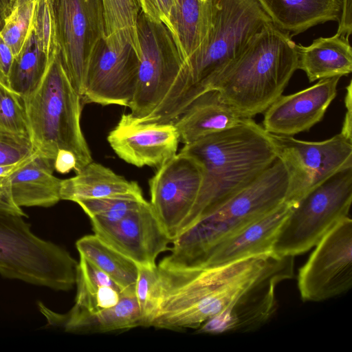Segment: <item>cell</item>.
Returning <instances> with one entry per match:
<instances>
[{"instance_id": "obj_43", "label": "cell", "mask_w": 352, "mask_h": 352, "mask_svg": "<svg viewBox=\"0 0 352 352\" xmlns=\"http://www.w3.org/2000/svg\"><path fill=\"white\" fill-rule=\"evenodd\" d=\"M32 155H31L30 157H28L23 160H21V161L14 163V164H0V177L10 175L12 173H13L15 170L19 169L25 163H26Z\"/></svg>"}, {"instance_id": "obj_22", "label": "cell", "mask_w": 352, "mask_h": 352, "mask_svg": "<svg viewBox=\"0 0 352 352\" xmlns=\"http://www.w3.org/2000/svg\"><path fill=\"white\" fill-rule=\"evenodd\" d=\"M54 160L36 151L9 175L12 195L19 207H50L60 199L62 179L53 175Z\"/></svg>"}, {"instance_id": "obj_27", "label": "cell", "mask_w": 352, "mask_h": 352, "mask_svg": "<svg viewBox=\"0 0 352 352\" xmlns=\"http://www.w3.org/2000/svg\"><path fill=\"white\" fill-rule=\"evenodd\" d=\"M80 256L109 276L126 294H135L139 266L99 236L86 235L76 243Z\"/></svg>"}, {"instance_id": "obj_21", "label": "cell", "mask_w": 352, "mask_h": 352, "mask_svg": "<svg viewBox=\"0 0 352 352\" xmlns=\"http://www.w3.org/2000/svg\"><path fill=\"white\" fill-rule=\"evenodd\" d=\"M48 323L73 333H105L142 326L135 294H123L113 307L94 313H56L38 304Z\"/></svg>"}, {"instance_id": "obj_1", "label": "cell", "mask_w": 352, "mask_h": 352, "mask_svg": "<svg viewBox=\"0 0 352 352\" xmlns=\"http://www.w3.org/2000/svg\"><path fill=\"white\" fill-rule=\"evenodd\" d=\"M294 258L270 253L207 267L171 270L157 266L161 299L153 327L197 329Z\"/></svg>"}, {"instance_id": "obj_6", "label": "cell", "mask_w": 352, "mask_h": 352, "mask_svg": "<svg viewBox=\"0 0 352 352\" xmlns=\"http://www.w3.org/2000/svg\"><path fill=\"white\" fill-rule=\"evenodd\" d=\"M24 100L31 142L41 155L54 160L59 150L72 152L76 173L93 162L82 131V99L63 67L58 48L37 88Z\"/></svg>"}, {"instance_id": "obj_7", "label": "cell", "mask_w": 352, "mask_h": 352, "mask_svg": "<svg viewBox=\"0 0 352 352\" xmlns=\"http://www.w3.org/2000/svg\"><path fill=\"white\" fill-rule=\"evenodd\" d=\"M23 216L0 210V274L54 290L76 285L78 262L31 230Z\"/></svg>"}, {"instance_id": "obj_30", "label": "cell", "mask_w": 352, "mask_h": 352, "mask_svg": "<svg viewBox=\"0 0 352 352\" xmlns=\"http://www.w3.org/2000/svg\"><path fill=\"white\" fill-rule=\"evenodd\" d=\"M146 200L142 194L81 199L78 204L90 219L102 222L120 220Z\"/></svg>"}, {"instance_id": "obj_15", "label": "cell", "mask_w": 352, "mask_h": 352, "mask_svg": "<svg viewBox=\"0 0 352 352\" xmlns=\"http://www.w3.org/2000/svg\"><path fill=\"white\" fill-rule=\"evenodd\" d=\"M90 221L96 235L138 266L155 267L157 256L170 249L171 241L147 201L118 221Z\"/></svg>"}, {"instance_id": "obj_8", "label": "cell", "mask_w": 352, "mask_h": 352, "mask_svg": "<svg viewBox=\"0 0 352 352\" xmlns=\"http://www.w3.org/2000/svg\"><path fill=\"white\" fill-rule=\"evenodd\" d=\"M352 167L338 171L292 208L274 243L272 252L295 256L315 246L338 222L349 216Z\"/></svg>"}, {"instance_id": "obj_24", "label": "cell", "mask_w": 352, "mask_h": 352, "mask_svg": "<svg viewBox=\"0 0 352 352\" xmlns=\"http://www.w3.org/2000/svg\"><path fill=\"white\" fill-rule=\"evenodd\" d=\"M298 69L310 82L317 80L347 76L352 72V49L349 37L336 33L319 37L308 46L296 44Z\"/></svg>"}, {"instance_id": "obj_14", "label": "cell", "mask_w": 352, "mask_h": 352, "mask_svg": "<svg viewBox=\"0 0 352 352\" xmlns=\"http://www.w3.org/2000/svg\"><path fill=\"white\" fill-rule=\"evenodd\" d=\"M203 176L200 162L180 151L149 180L150 204L171 242L186 230Z\"/></svg>"}, {"instance_id": "obj_38", "label": "cell", "mask_w": 352, "mask_h": 352, "mask_svg": "<svg viewBox=\"0 0 352 352\" xmlns=\"http://www.w3.org/2000/svg\"><path fill=\"white\" fill-rule=\"evenodd\" d=\"M14 56L0 36V84L9 87V74Z\"/></svg>"}, {"instance_id": "obj_31", "label": "cell", "mask_w": 352, "mask_h": 352, "mask_svg": "<svg viewBox=\"0 0 352 352\" xmlns=\"http://www.w3.org/2000/svg\"><path fill=\"white\" fill-rule=\"evenodd\" d=\"M135 297L142 326L151 327L157 315L161 299V285L157 265L139 266Z\"/></svg>"}, {"instance_id": "obj_16", "label": "cell", "mask_w": 352, "mask_h": 352, "mask_svg": "<svg viewBox=\"0 0 352 352\" xmlns=\"http://www.w3.org/2000/svg\"><path fill=\"white\" fill-rule=\"evenodd\" d=\"M107 140L126 162L159 168L177 154L179 138L173 122H140L130 113L122 115Z\"/></svg>"}, {"instance_id": "obj_9", "label": "cell", "mask_w": 352, "mask_h": 352, "mask_svg": "<svg viewBox=\"0 0 352 352\" xmlns=\"http://www.w3.org/2000/svg\"><path fill=\"white\" fill-rule=\"evenodd\" d=\"M138 69L131 113L148 116L182 77L185 63L169 30L142 12L137 21Z\"/></svg>"}, {"instance_id": "obj_23", "label": "cell", "mask_w": 352, "mask_h": 352, "mask_svg": "<svg viewBox=\"0 0 352 352\" xmlns=\"http://www.w3.org/2000/svg\"><path fill=\"white\" fill-rule=\"evenodd\" d=\"M272 23L291 36L338 21L340 0H256Z\"/></svg>"}, {"instance_id": "obj_36", "label": "cell", "mask_w": 352, "mask_h": 352, "mask_svg": "<svg viewBox=\"0 0 352 352\" xmlns=\"http://www.w3.org/2000/svg\"><path fill=\"white\" fill-rule=\"evenodd\" d=\"M141 12L151 19L168 28L174 0H139Z\"/></svg>"}, {"instance_id": "obj_18", "label": "cell", "mask_w": 352, "mask_h": 352, "mask_svg": "<svg viewBox=\"0 0 352 352\" xmlns=\"http://www.w3.org/2000/svg\"><path fill=\"white\" fill-rule=\"evenodd\" d=\"M294 259L263 279L229 309L207 320L197 333L212 335L243 333L265 324L277 309L276 288L294 274Z\"/></svg>"}, {"instance_id": "obj_39", "label": "cell", "mask_w": 352, "mask_h": 352, "mask_svg": "<svg viewBox=\"0 0 352 352\" xmlns=\"http://www.w3.org/2000/svg\"><path fill=\"white\" fill-rule=\"evenodd\" d=\"M351 0H340L337 33L349 37L352 32Z\"/></svg>"}, {"instance_id": "obj_5", "label": "cell", "mask_w": 352, "mask_h": 352, "mask_svg": "<svg viewBox=\"0 0 352 352\" xmlns=\"http://www.w3.org/2000/svg\"><path fill=\"white\" fill-rule=\"evenodd\" d=\"M291 35L267 23L221 72L211 89L243 118L263 113L282 94L298 69Z\"/></svg>"}, {"instance_id": "obj_25", "label": "cell", "mask_w": 352, "mask_h": 352, "mask_svg": "<svg viewBox=\"0 0 352 352\" xmlns=\"http://www.w3.org/2000/svg\"><path fill=\"white\" fill-rule=\"evenodd\" d=\"M142 194L136 182L128 181L96 162L87 164L72 177L62 179L60 199L76 202L117 195Z\"/></svg>"}, {"instance_id": "obj_40", "label": "cell", "mask_w": 352, "mask_h": 352, "mask_svg": "<svg viewBox=\"0 0 352 352\" xmlns=\"http://www.w3.org/2000/svg\"><path fill=\"white\" fill-rule=\"evenodd\" d=\"M54 170L57 172L65 174L72 170L76 171V159L75 155L67 150H59L54 160Z\"/></svg>"}, {"instance_id": "obj_17", "label": "cell", "mask_w": 352, "mask_h": 352, "mask_svg": "<svg viewBox=\"0 0 352 352\" xmlns=\"http://www.w3.org/2000/svg\"><path fill=\"white\" fill-rule=\"evenodd\" d=\"M340 76L319 80L294 94L281 95L264 111L263 129L270 134L293 136L320 122L337 94Z\"/></svg>"}, {"instance_id": "obj_41", "label": "cell", "mask_w": 352, "mask_h": 352, "mask_svg": "<svg viewBox=\"0 0 352 352\" xmlns=\"http://www.w3.org/2000/svg\"><path fill=\"white\" fill-rule=\"evenodd\" d=\"M351 87L352 84L351 81L349 82V84L346 87V94L345 96L344 103L346 109V111L345 113L342 130L340 131L341 133L344 135L345 136L352 138L351 136V118H352V95H351Z\"/></svg>"}, {"instance_id": "obj_11", "label": "cell", "mask_w": 352, "mask_h": 352, "mask_svg": "<svg viewBox=\"0 0 352 352\" xmlns=\"http://www.w3.org/2000/svg\"><path fill=\"white\" fill-rule=\"evenodd\" d=\"M272 135L278 157L285 164L289 175L285 201L294 206L328 178L352 167V138L341 133L319 142Z\"/></svg>"}, {"instance_id": "obj_2", "label": "cell", "mask_w": 352, "mask_h": 352, "mask_svg": "<svg viewBox=\"0 0 352 352\" xmlns=\"http://www.w3.org/2000/svg\"><path fill=\"white\" fill-rule=\"evenodd\" d=\"M270 22L256 0H214L205 41L186 60L182 76L152 112V120L173 122L196 98L211 89L221 72Z\"/></svg>"}, {"instance_id": "obj_19", "label": "cell", "mask_w": 352, "mask_h": 352, "mask_svg": "<svg viewBox=\"0 0 352 352\" xmlns=\"http://www.w3.org/2000/svg\"><path fill=\"white\" fill-rule=\"evenodd\" d=\"M293 207L284 201L248 224L214 248L199 267L216 266L252 256L273 253L274 243Z\"/></svg>"}, {"instance_id": "obj_20", "label": "cell", "mask_w": 352, "mask_h": 352, "mask_svg": "<svg viewBox=\"0 0 352 352\" xmlns=\"http://www.w3.org/2000/svg\"><path fill=\"white\" fill-rule=\"evenodd\" d=\"M243 119L219 91L210 89L196 98L173 123L179 142L185 145L233 127Z\"/></svg>"}, {"instance_id": "obj_35", "label": "cell", "mask_w": 352, "mask_h": 352, "mask_svg": "<svg viewBox=\"0 0 352 352\" xmlns=\"http://www.w3.org/2000/svg\"><path fill=\"white\" fill-rule=\"evenodd\" d=\"M35 151L30 141L0 135V164L18 162Z\"/></svg>"}, {"instance_id": "obj_12", "label": "cell", "mask_w": 352, "mask_h": 352, "mask_svg": "<svg viewBox=\"0 0 352 352\" xmlns=\"http://www.w3.org/2000/svg\"><path fill=\"white\" fill-rule=\"evenodd\" d=\"M51 1L61 61L81 96L92 54L105 36L101 0Z\"/></svg>"}, {"instance_id": "obj_13", "label": "cell", "mask_w": 352, "mask_h": 352, "mask_svg": "<svg viewBox=\"0 0 352 352\" xmlns=\"http://www.w3.org/2000/svg\"><path fill=\"white\" fill-rule=\"evenodd\" d=\"M298 274L304 301L320 302L345 294L352 287V220L345 217L316 243Z\"/></svg>"}, {"instance_id": "obj_37", "label": "cell", "mask_w": 352, "mask_h": 352, "mask_svg": "<svg viewBox=\"0 0 352 352\" xmlns=\"http://www.w3.org/2000/svg\"><path fill=\"white\" fill-rule=\"evenodd\" d=\"M0 210L27 217L22 208L14 201L9 175L0 177Z\"/></svg>"}, {"instance_id": "obj_4", "label": "cell", "mask_w": 352, "mask_h": 352, "mask_svg": "<svg viewBox=\"0 0 352 352\" xmlns=\"http://www.w3.org/2000/svg\"><path fill=\"white\" fill-rule=\"evenodd\" d=\"M289 184L287 168L277 157L252 182L173 240L170 253L157 267L172 270L199 267L217 245L283 203Z\"/></svg>"}, {"instance_id": "obj_34", "label": "cell", "mask_w": 352, "mask_h": 352, "mask_svg": "<svg viewBox=\"0 0 352 352\" xmlns=\"http://www.w3.org/2000/svg\"><path fill=\"white\" fill-rule=\"evenodd\" d=\"M32 27L40 47L51 58L57 49L51 0H35Z\"/></svg>"}, {"instance_id": "obj_29", "label": "cell", "mask_w": 352, "mask_h": 352, "mask_svg": "<svg viewBox=\"0 0 352 352\" xmlns=\"http://www.w3.org/2000/svg\"><path fill=\"white\" fill-rule=\"evenodd\" d=\"M0 135L31 142L30 131L23 96L1 84H0Z\"/></svg>"}, {"instance_id": "obj_44", "label": "cell", "mask_w": 352, "mask_h": 352, "mask_svg": "<svg viewBox=\"0 0 352 352\" xmlns=\"http://www.w3.org/2000/svg\"><path fill=\"white\" fill-rule=\"evenodd\" d=\"M33 1H35V0H18L16 6H19L23 5L26 3H29V2H31Z\"/></svg>"}, {"instance_id": "obj_3", "label": "cell", "mask_w": 352, "mask_h": 352, "mask_svg": "<svg viewBox=\"0 0 352 352\" xmlns=\"http://www.w3.org/2000/svg\"><path fill=\"white\" fill-rule=\"evenodd\" d=\"M180 151L196 158L204 172L186 230L252 182L278 157L272 135L252 118L185 144Z\"/></svg>"}, {"instance_id": "obj_42", "label": "cell", "mask_w": 352, "mask_h": 352, "mask_svg": "<svg viewBox=\"0 0 352 352\" xmlns=\"http://www.w3.org/2000/svg\"><path fill=\"white\" fill-rule=\"evenodd\" d=\"M18 0H0V33L16 7Z\"/></svg>"}, {"instance_id": "obj_33", "label": "cell", "mask_w": 352, "mask_h": 352, "mask_svg": "<svg viewBox=\"0 0 352 352\" xmlns=\"http://www.w3.org/2000/svg\"><path fill=\"white\" fill-rule=\"evenodd\" d=\"M34 4L33 1L16 6L0 33L14 56L20 52L32 28Z\"/></svg>"}, {"instance_id": "obj_32", "label": "cell", "mask_w": 352, "mask_h": 352, "mask_svg": "<svg viewBox=\"0 0 352 352\" xmlns=\"http://www.w3.org/2000/svg\"><path fill=\"white\" fill-rule=\"evenodd\" d=\"M101 3L105 36L126 30L138 39L137 21L141 12L139 0H101Z\"/></svg>"}, {"instance_id": "obj_10", "label": "cell", "mask_w": 352, "mask_h": 352, "mask_svg": "<svg viewBox=\"0 0 352 352\" xmlns=\"http://www.w3.org/2000/svg\"><path fill=\"white\" fill-rule=\"evenodd\" d=\"M138 52V40L129 30L103 37L88 65L82 103L129 108L137 82Z\"/></svg>"}, {"instance_id": "obj_26", "label": "cell", "mask_w": 352, "mask_h": 352, "mask_svg": "<svg viewBox=\"0 0 352 352\" xmlns=\"http://www.w3.org/2000/svg\"><path fill=\"white\" fill-rule=\"evenodd\" d=\"M214 0H174L168 30L186 60L201 45L210 29Z\"/></svg>"}, {"instance_id": "obj_28", "label": "cell", "mask_w": 352, "mask_h": 352, "mask_svg": "<svg viewBox=\"0 0 352 352\" xmlns=\"http://www.w3.org/2000/svg\"><path fill=\"white\" fill-rule=\"evenodd\" d=\"M50 58L40 47L33 27L20 52L14 56L9 74V88L25 97L41 83Z\"/></svg>"}]
</instances>
